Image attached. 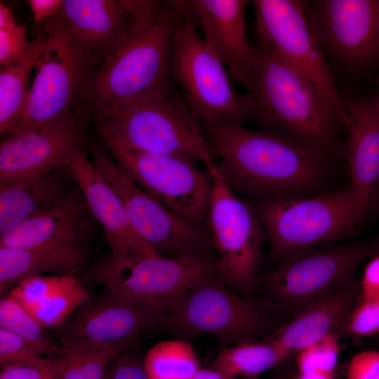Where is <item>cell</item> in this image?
Wrapping results in <instances>:
<instances>
[{
  "mask_svg": "<svg viewBox=\"0 0 379 379\" xmlns=\"http://www.w3.org/2000/svg\"><path fill=\"white\" fill-rule=\"evenodd\" d=\"M160 319L130 299L105 287L82 303L58 329L60 346L112 350L123 354L136 345Z\"/></svg>",
  "mask_w": 379,
  "mask_h": 379,
  "instance_id": "9a60e30c",
  "label": "cell"
},
{
  "mask_svg": "<svg viewBox=\"0 0 379 379\" xmlns=\"http://www.w3.org/2000/svg\"><path fill=\"white\" fill-rule=\"evenodd\" d=\"M60 357L47 365L13 362L1 366L0 379H61Z\"/></svg>",
  "mask_w": 379,
  "mask_h": 379,
  "instance_id": "8d00e7d4",
  "label": "cell"
},
{
  "mask_svg": "<svg viewBox=\"0 0 379 379\" xmlns=\"http://www.w3.org/2000/svg\"><path fill=\"white\" fill-rule=\"evenodd\" d=\"M246 0H193L190 5L204 40L230 76L250 88L255 47L247 36Z\"/></svg>",
  "mask_w": 379,
  "mask_h": 379,
  "instance_id": "ac0fdd59",
  "label": "cell"
},
{
  "mask_svg": "<svg viewBox=\"0 0 379 379\" xmlns=\"http://www.w3.org/2000/svg\"><path fill=\"white\" fill-rule=\"evenodd\" d=\"M350 121L344 153L351 183L369 210L379 187V111L375 102L364 98H343Z\"/></svg>",
  "mask_w": 379,
  "mask_h": 379,
  "instance_id": "603a6c76",
  "label": "cell"
},
{
  "mask_svg": "<svg viewBox=\"0 0 379 379\" xmlns=\"http://www.w3.org/2000/svg\"><path fill=\"white\" fill-rule=\"evenodd\" d=\"M187 1H161L148 18L135 22L125 42L85 88L79 112L87 119L172 83L171 52Z\"/></svg>",
  "mask_w": 379,
  "mask_h": 379,
  "instance_id": "3957f363",
  "label": "cell"
},
{
  "mask_svg": "<svg viewBox=\"0 0 379 379\" xmlns=\"http://www.w3.org/2000/svg\"><path fill=\"white\" fill-rule=\"evenodd\" d=\"M93 162L119 197L135 231L160 255H211L210 232L183 219L138 186L102 147L92 143Z\"/></svg>",
  "mask_w": 379,
  "mask_h": 379,
  "instance_id": "4fadbf2b",
  "label": "cell"
},
{
  "mask_svg": "<svg viewBox=\"0 0 379 379\" xmlns=\"http://www.w3.org/2000/svg\"><path fill=\"white\" fill-rule=\"evenodd\" d=\"M378 83H379V79H378ZM375 104H376V106L378 107V109L379 111V95L378 97L375 100Z\"/></svg>",
  "mask_w": 379,
  "mask_h": 379,
  "instance_id": "7dc6e473",
  "label": "cell"
},
{
  "mask_svg": "<svg viewBox=\"0 0 379 379\" xmlns=\"http://www.w3.org/2000/svg\"><path fill=\"white\" fill-rule=\"evenodd\" d=\"M360 298L359 280L354 275L264 339L276 344L291 357L328 335L340 338L341 331Z\"/></svg>",
  "mask_w": 379,
  "mask_h": 379,
  "instance_id": "7402d4cb",
  "label": "cell"
},
{
  "mask_svg": "<svg viewBox=\"0 0 379 379\" xmlns=\"http://www.w3.org/2000/svg\"><path fill=\"white\" fill-rule=\"evenodd\" d=\"M88 119L79 112L35 130L8 133L0 144V185L33 180L68 168L81 146Z\"/></svg>",
  "mask_w": 379,
  "mask_h": 379,
  "instance_id": "2e32d148",
  "label": "cell"
},
{
  "mask_svg": "<svg viewBox=\"0 0 379 379\" xmlns=\"http://www.w3.org/2000/svg\"><path fill=\"white\" fill-rule=\"evenodd\" d=\"M347 379H379V351L366 350L350 360Z\"/></svg>",
  "mask_w": 379,
  "mask_h": 379,
  "instance_id": "f35d334b",
  "label": "cell"
},
{
  "mask_svg": "<svg viewBox=\"0 0 379 379\" xmlns=\"http://www.w3.org/2000/svg\"><path fill=\"white\" fill-rule=\"evenodd\" d=\"M33 45L26 36L25 25L16 24L0 29V63L6 66L22 62Z\"/></svg>",
  "mask_w": 379,
  "mask_h": 379,
  "instance_id": "d590c367",
  "label": "cell"
},
{
  "mask_svg": "<svg viewBox=\"0 0 379 379\" xmlns=\"http://www.w3.org/2000/svg\"><path fill=\"white\" fill-rule=\"evenodd\" d=\"M55 357H45L34 346L15 333L0 326V366L20 362L47 365Z\"/></svg>",
  "mask_w": 379,
  "mask_h": 379,
  "instance_id": "836d02e7",
  "label": "cell"
},
{
  "mask_svg": "<svg viewBox=\"0 0 379 379\" xmlns=\"http://www.w3.org/2000/svg\"><path fill=\"white\" fill-rule=\"evenodd\" d=\"M136 347L137 345L132 347L113 361L112 379H149L143 359Z\"/></svg>",
  "mask_w": 379,
  "mask_h": 379,
  "instance_id": "74e56055",
  "label": "cell"
},
{
  "mask_svg": "<svg viewBox=\"0 0 379 379\" xmlns=\"http://www.w3.org/2000/svg\"><path fill=\"white\" fill-rule=\"evenodd\" d=\"M0 326L29 343L48 357H60L62 349L46 331L18 300L6 293L0 300Z\"/></svg>",
  "mask_w": 379,
  "mask_h": 379,
  "instance_id": "f1b7e54d",
  "label": "cell"
},
{
  "mask_svg": "<svg viewBox=\"0 0 379 379\" xmlns=\"http://www.w3.org/2000/svg\"><path fill=\"white\" fill-rule=\"evenodd\" d=\"M173 83L91 119L100 138L178 157L214 163L204 131Z\"/></svg>",
  "mask_w": 379,
  "mask_h": 379,
  "instance_id": "277c9868",
  "label": "cell"
},
{
  "mask_svg": "<svg viewBox=\"0 0 379 379\" xmlns=\"http://www.w3.org/2000/svg\"><path fill=\"white\" fill-rule=\"evenodd\" d=\"M97 220L76 185L54 205L0 235V247L81 244L94 234Z\"/></svg>",
  "mask_w": 379,
  "mask_h": 379,
  "instance_id": "ffe728a7",
  "label": "cell"
},
{
  "mask_svg": "<svg viewBox=\"0 0 379 379\" xmlns=\"http://www.w3.org/2000/svg\"><path fill=\"white\" fill-rule=\"evenodd\" d=\"M290 358L276 344L262 339L225 347L212 366L237 378L256 379Z\"/></svg>",
  "mask_w": 379,
  "mask_h": 379,
  "instance_id": "4316f807",
  "label": "cell"
},
{
  "mask_svg": "<svg viewBox=\"0 0 379 379\" xmlns=\"http://www.w3.org/2000/svg\"><path fill=\"white\" fill-rule=\"evenodd\" d=\"M17 24L16 18L11 10L1 1L0 2V29L11 27Z\"/></svg>",
  "mask_w": 379,
  "mask_h": 379,
  "instance_id": "7bdbcfd3",
  "label": "cell"
},
{
  "mask_svg": "<svg viewBox=\"0 0 379 379\" xmlns=\"http://www.w3.org/2000/svg\"><path fill=\"white\" fill-rule=\"evenodd\" d=\"M68 168L39 178L0 185V235L50 208L69 191Z\"/></svg>",
  "mask_w": 379,
  "mask_h": 379,
  "instance_id": "d4e9b609",
  "label": "cell"
},
{
  "mask_svg": "<svg viewBox=\"0 0 379 379\" xmlns=\"http://www.w3.org/2000/svg\"><path fill=\"white\" fill-rule=\"evenodd\" d=\"M317 5L320 32L340 58L361 67L377 55L379 0H324Z\"/></svg>",
  "mask_w": 379,
  "mask_h": 379,
  "instance_id": "d6986e66",
  "label": "cell"
},
{
  "mask_svg": "<svg viewBox=\"0 0 379 379\" xmlns=\"http://www.w3.org/2000/svg\"><path fill=\"white\" fill-rule=\"evenodd\" d=\"M379 334V298L360 300L343 328L340 338Z\"/></svg>",
  "mask_w": 379,
  "mask_h": 379,
  "instance_id": "e575fe53",
  "label": "cell"
},
{
  "mask_svg": "<svg viewBox=\"0 0 379 379\" xmlns=\"http://www.w3.org/2000/svg\"><path fill=\"white\" fill-rule=\"evenodd\" d=\"M60 347L61 379H102L110 363L122 354L112 350Z\"/></svg>",
  "mask_w": 379,
  "mask_h": 379,
  "instance_id": "4dcf8cb0",
  "label": "cell"
},
{
  "mask_svg": "<svg viewBox=\"0 0 379 379\" xmlns=\"http://www.w3.org/2000/svg\"><path fill=\"white\" fill-rule=\"evenodd\" d=\"M143 364L149 379H192L201 366L192 344L176 338L154 345Z\"/></svg>",
  "mask_w": 379,
  "mask_h": 379,
  "instance_id": "83f0119b",
  "label": "cell"
},
{
  "mask_svg": "<svg viewBox=\"0 0 379 379\" xmlns=\"http://www.w3.org/2000/svg\"><path fill=\"white\" fill-rule=\"evenodd\" d=\"M46 25V41L35 63L22 116L13 132L39 129L74 117L85 88L101 68L72 36L59 13Z\"/></svg>",
  "mask_w": 379,
  "mask_h": 379,
  "instance_id": "9c48e42d",
  "label": "cell"
},
{
  "mask_svg": "<svg viewBox=\"0 0 379 379\" xmlns=\"http://www.w3.org/2000/svg\"><path fill=\"white\" fill-rule=\"evenodd\" d=\"M376 55L379 56V15H378V29H377V39H376Z\"/></svg>",
  "mask_w": 379,
  "mask_h": 379,
  "instance_id": "bcb514c9",
  "label": "cell"
},
{
  "mask_svg": "<svg viewBox=\"0 0 379 379\" xmlns=\"http://www.w3.org/2000/svg\"><path fill=\"white\" fill-rule=\"evenodd\" d=\"M84 245L0 247V291L7 293L20 281L46 273L76 276L87 263Z\"/></svg>",
  "mask_w": 379,
  "mask_h": 379,
  "instance_id": "cb8c5ba5",
  "label": "cell"
},
{
  "mask_svg": "<svg viewBox=\"0 0 379 379\" xmlns=\"http://www.w3.org/2000/svg\"><path fill=\"white\" fill-rule=\"evenodd\" d=\"M278 326L258 300L241 296L215 272L196 284L155 331L187 341L208 335L230 346L262 340Z\"/></svg>",
  "mask_w": 379,
  "mask_h": 379,
  "instance_id": "52a82bcc",
  "label": "cell"
},
{
  "mask_svg": "<svg viewBox=\"0 0 379 379\" xmlns=\"http://www.w3.org/2000/svg\"><path fill=\"white\" fill-rule=\"evenodd\" d=\"M69 170L94 218L104 229L111 250L107 262L109 265L160 255L135 231L119 197L104 180L81 146L76 149Z\"/></svg>",
  "mask_w": 379,
  "mask_h": 379,
  "instance_id": "e0dca14e",
  "label": "cell"
},
{
  "mask_svg": "<svg viewBox=\"0 0 379 379\" xmlns=\"http://www.w3.org/2000/svg\"><path fill=\"white\" fill-rule=\"evenodd\" d=\"M206 168L213 180L208 228L219 255L215 273L241 296L255 299L265 231L251 204L227 185L215 162Z\"/></svg>",
  "mask_w": 379,
  "mask_h": 379,
  "instance_id": "30bf717a",
  "label": "cell"
},
{
  "mask_svg": "<svg viewBox=\"0 0 379 379\" xmlns=\"http://www.w3.org/2000/svg\"><path fill=\"white\" fill-rule=\"evenodd\" d=\"M71 275L33 276L15 285L7 293L29 311L66 285Z\"/></svg>",
  "mask_w": 379,
  "mask_h": 379,
  "instance_id": "d6a6232c",
  "label": "cell"
},
{
  "mask_svg": "<svg viewBox=\"0 0 379 379\" xmlns=\"http://www.w3.org/2000/svg\"><path fill=\"white\" fill-rule=\"evenodd\" d=\"M257 39L302 72L328 98L341 124L350 118L333 76L319 49L303 2L255 0Z\"/></svg>",
  "mask_w": 379,
  "mask_h": 379,
  "instance_id": "5bb4252c",
  "label": "cell"
},
{
  "mask_svg": "<svg viewBox=\"0 0 379 379\" xmlns=\"http://www.w3.org/2000/svg\"><path fill=\"white\" fill-rule=\"evenodd\" d=\"M192 379H239V378L232 377L213 366L211 368H204L201 366Z\"/></svg>",
  "mask_w": 379,
  "mask_h": 379,
  "instance_id": "b9f144b4",
  "label": "cell"
},
{
  "mask_svg": "<svg viewBox=\"0 0 379 379\" xmlns=\"http://www.w3.org/2000/svg\"><path fill=\"white\" fill-rule=\"evenodd\" d=\"M379 255V237L330 244L291 253L260 275L258 299L279 326L354 275L366 260Z\"/></svg>",
  "mask_w": 379,
  "mask_h": 379,
  "instance_id": "5b68a950",
  "label": "cell"
},
{
  "mask_svg": "<svg viewBox=\"0 0 379 379\" xmlns=\"http://www.w3.org/2000/svg\"><path fill=\"white\" fill-rule=\"evenodd\" d=\"M203 131L219 158V173L234 193L255 200L290 197L328 173L326 157L281 133L234 124Z\"/></svg>",
  "mask_w": 379,
  "mask_h": 379,
  "instance_id": "6da1fadb",
  "label": "cell"
},
{
  "mask_svg": "<svg viewBox=\"0 0 379 379\" xmlns=\"http://www.w3.org/2000/svg\"><path fill=\"white\" fill-rule=\"evenodd\" d=\"M59 15L72 36L101 67L135 24L115 0H65Z\"/></svg>",
  "mask_w": 379,
  "mask_h": 379,
  "instance_id": "44dd1931",
  "label": "cell"
},
{
  "mask_svg": "<svg viewBox=\"0 0 379 379\" xmlns=\"http://www.w3.org/2000/svg\"><path fill=\"white\" fill-rule=\"evenodd\" d=\"M112 363L113 361L108 366L102 379H112Z\"/></svg>",
  "mask_w": 379,
  "mask_h": 379,
  "instance_id": "f6af8a7d",
  "label": "cell"
},
{
  "mask_svg": "<svg viewBox=\"0 0 379 379\" xmlns=\"http://www.w3.org/2000/svg\"><path fill=\"white\" fill-rule=\"evenodd\" d=\"M211 255H157L117 266L107 262L93 273L95 281L140 305L160 320L199 281L215 272Z\"/></svg>",
  "mask_w": 379,
  "mask_h": 379,
  "instance_id": "7c38bea8",
  "label": "cell"
},
{
  "mask_svg": "<svg viewBox=\"0 0 379 379\" xmlns=\"http://www.w3.org/2000/svg\"><path fill=\"white\" fill-rule=\"evenodd\" d=\"M377 336H378V342H379V334L377 335Z\"/></svg>",
  "mask_w": 379,
  "mask_h": 379,
  "instance_id": "c3c4849f",
  "label": "cell"
},
{
  "mask_svg": "<svg viewBox=\"0 0 379 379\" xmlns=\"http://www.w3.org/2000/svg\"><path fill=\"white\" fill-rule=\"evenodd\" d=\"M197 25L187 1L169 58L170 79L202 131L220 125L241 126L248 119L244 95L237 92L225 67L199 35Z\"/></svg>",
  "mask_w": 379,
  "mask_h": 379,
  "instance_id": "ba28073f",
  "label": "cell"
},
{
  "mask_svg": "<svg viewBox=\"0 0 379 379\" xmlns=\"http://www.w3.org/2000/svg\"><path fill=\"white\" fill-rule=\"evenodd\" d=\"M250 204L265 231L270 254L278 261L293 252L351 237L369 211L350 187L312 198L265 199Z\"/></svg>",
  "mask_w": 379,
  "mask_h": 379,
  "instance_id": "8992f818",
  "label": "cell"
},
{
  "mask_svg": "<svg viewBox=\"0 0 379 379\" xmlns=\"http://www.w3.org/2000/svg\"><path fill=\"white\" fill-rule=\"evenodd\" d=\"M100 139L133 182L183 219L209 232L213 180L206 168L203 170L178 157Z\"/></svg>",
  "mask_w": 379,
  "mask_h": 379,
  "instance_id": "8fae6325",
  "label": "cell"
},
{
  "mask_svg": "<svg viewBox=\"0 0 379 379\" xmlns=\"http://www.w3.org/2000/svg\"><path fill=\"white\" fill-rule=\"evenodd\" d=\"M340 338L328 335L295 354L296 370L301 374L335 373L340 354Z\"/></svg>",
  "mask_w": 379,
  "mask_h": 379,
  "instance_id": "1f68e13d",
  "label": "cell"
},
{
  "mask_svg": "<svg viewBox=\"0 0 379 379\" xmlns=\"http://www.w3.org/2000/svg\"><path fill=\"white\" fill-rule=\"evenodd\" d=\"M91 294L74 276L66 285L27 311L46 328H58Z\"/></svg>",
  "mask_w": 379,
  "mask_h": 379,
  "instance_id": "f546056e",
  "label": "cell"
},
{
  "mask_svg": "<svg viewBox=\"0 0 379 379\" xmlns=\"http://www.w3.org/2000/svg\"><path fill=\"white\" fill-rule=\"evenodd\" d=\"M286 361L272 369V371L264 379H289V367L286 366Z\"/></svg>",
  "mask_w": 379,
  "mask_h": 379,
  "instance_id": "ee69618b",
  "label": "cell"
},
{
  "mask_svg": "<svg viewBox=\"0 0 379 379\" xmlns=\"http://www.w3.org/2000/svg\"><path fill=\"white\" fill-rule=\"evenodd\" d=\"M359 286L360 300L379 298V255L371 258L366 265Z\"/></svg>",
  "mask_w": 379,
  "mask_h": 379,
  "instance_id": "ab89813d",
  "label": "cell"
},
{
  "mask_svg": "<svg viewBox=\"0 0 379 379\" xmlns=\"http://www.w3.org/2000/svg\"><path fill=\"white\" fill-rule=\"evenodd\" d=\"M248 119L326 157L340 123L328 98L302 72L257 39Z\"/></svg>",
  "mask_w": 379,
  "mask_h": 379,
  "instance_id": "7a4b0ae2",
  "label": "cell"
},
{
  "mask_svg": "<svg viewBox=\"0 0 379 379\" xmlns=\"http://www.w3.org/2000/svg\"><path fill=\"white\" fill-rule=\"evenodd\" d=\"M47 38L46 21L39 26L27 57L21 62L0 68V135H6L17 127L29 92V79Z\"/></svg>",
  "mask_w": 379,
  "mask_h": 379,
  "instance_id": "484cf974",
  "label": "cell"
},
{
  "mask_svg": "<svg viewBox=\"0 0 379 379\" xmlns=\"http://www.w3.org/2000/svg\"><path fill=\"white\" fill-rule=\"evenodd\" d=\"M62 0H28L27 2L33 13L35 26H39L55 16L60 11Z\"/></svg>",
  "mask_w": 379,
  "mask_h": 379,
  "instance_id": "60d3db41",
  "label": "cell"
}]
</instances>
